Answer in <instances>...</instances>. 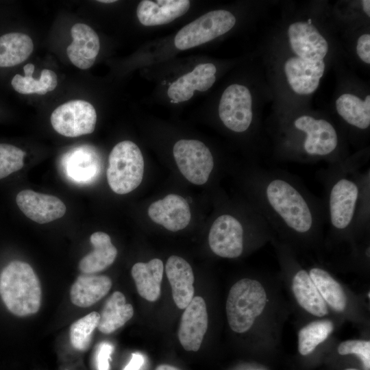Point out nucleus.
<instances>
[{
  "instance_id": "1",
  "label": "nucleus",
  "mask_w": 370,
  "mask_h": 370,
  "mask_svg": "<svg viewBox=\"0 0 370 370\" xmlns=\"http://www.w3.org/2000/svg\"><path fill=\"white\" fill-rule=\"evenodd\" d=\"M250 185L254 207L270 228L308 237L319 233L326 223L324 203L289 173L256 167Z\"/></svg>"
},
{
  "instance_id": "2",
  "label": "nucleus",
  "mask_w": 370,
  "mask_h": 370,
  "mask_svg": "<svg viewBox=\"0 0 370 370\" xmlns=\"http://www.w3.org/2000/svg\"><path fill=\"white\" fill-rule=\"evenodd\" d=\"M357 162L347 158L321 173L326 223L340 233L369 224V169L360 171Z\"/></svg>"
},
{
  "instance_id": "3",
  "label": "nucleus",
  "mask_w": 370,
  "mask_h": 370,
  "mask_svg": "<svg viewBox=\"0 0 370 370\" xmlns=\"http://www.w3.org/2000/svg\"><path fill=\"white\" fill-rule=\"evenodd\" d=\"M275 147L277 157L283 160L306 163L325 160L332 164L347 158L336 126L329 119L310 113L281 121Z\"/></svg>"
},
{
  "instance_id": "4",
  "label": "nucleus",
  "mask_w": 370,
  "mask_h": 370,
  "mask_svg": "<svg viewBox=\"0 0 370 370\" xmlns=\"http://www.w3.org/2000/svg\"><path fill=\"white\" fill-rule=\"evenodd\" d=\"M285 36L288 52L282 69L286 82L295 94L309 96L317 90L325 74L330 42L310 19L290 23Z\"/></svg>"
},
{
  "instance_id": "5",
  "label": "nucleus",
  "mask_w": 370,
  "mask_h": 370,
  "mask_svg": "<svg viewBox=\"0 0 370 370\" xmlns=\"http://www.w3.org/2000/svg\"><path fill=\"white\" fill-rule=\"evenodd\" d=\"M39 279L27 262L14 260L0 275V295L7 308L19 317L36 313L41 303Z\"/></svg>"
},
{
  "instance_id": "6",
  "label": "nucleus",
  "mask_w": 370,
  "mask_h": 370,
  "mask_svg": "<svg viewBox=\"0 0 370 370\" xmlns=\"http://www.w3.org/2000/svg\"><path fill=\"white\" fill-rule=\"evenodd\" d=\"M267 302V293L258 281L249 278L238 280L230 288L226 302L230 328L237 333L249 330Z\"/></svg>"
},
{
  "instance_id": "7",
  "label": "nucleus",
  "mask_w": 370,
  "mask_h": 370,
  "mask_svg": "<svg viewBox=\"0 0 370 370\" xmlns=\"http://www.w3.org/2000/svg\"><path fill=\"white\" fill-rule=\"evenodd\" d=\"M144 159L139 147L132 141L123 140L112 149L108 158L107 180L116 194H127L141 183Z\"/></svg>"
},
{
  "instance_id": "8",
  "label": "nucleus",
  "mask_w": 370,
  "mask_h": 370,
  "mask_svg": "<svg viewBox=\"0 0 370 370\" xmlns=\"http://www.w3.org/2000/svg\"><path fill=\"white\" fill-rule=\"evenodd\" d=\"M236 21L227 10L210 11L183 27L175 36V45L186 50L204 44L228 32Z\"/></svg>"
},
{
  "instance_id": "9",
  "label": "nucleus",
  "mask_w": 370,
  "mask_h": 370,
  "mask_svg": "<svg viewBox=\"0 0 370 370\" xmlns=\"http://www.w3.org/2000/svg\"><path fill=\"white\" fill-rule=\"evenodd\" d=\"M173 156L182 174L194 184H205L214 168L208 147L197 140H180L173 146Z\"/></svg>"
},
{
  "instance_id": "10",
  "label": "nucleus",
  "mask_w": 370,
  "mask_h": 370,
  "mask_svg": "<svg viewBox=\"0 0 370 370\" xmlns=\"http://www.w3.org/2000/svg\"><path fill=\"white\" fill-rule=\"evenodd\" d=\"M252 95L247 87L234 84L223 91L218 112L223 125L236 133L247 131L252 125Z\"/></svg>"
},
{
  "instance_id": "11",
  "label": "nucleus",
  "mask_w": 370,
  "mask_h": 370,
  "mask_svg": "<svg viewBox=\"0 0 370 370\" xmlns=\"http://www.w3.org/2000/svg\"><path fill=\"white\" fill-rule=\"evenodd\" d=\"M96 122L95 108L84 100L66 102L57 107L51 115L53 129L66 137H77L92 133Z\"/></svg>"
},
{
  "instance_id": "12",
  "label": "nucleus",
  "mask_w": 370,
  "mask_h": 370,
  "mask_svg": "<svg viewBox=\"0 0 370 370\" xmlns=\"http://www.w3.org/2000/svg\"><path fill=\"white\" fill-rule=\"evenodd\" d=\"M245 236L244 223L234 214L223 213L213 221L209 231L208 243L217 256L236 258L243 252Z\"/></svg>"
},
{
  "instance_id": "13",
  "label": "nucleus",
  "mask_w": 370,
  "mask_h": 370,
  "mask_svg": "<svg viewBox=\"0 0 370 370\" xmlns=\"http://www.w3.org/2000/svg\"><path fill=\"white\" fill-rule=\"evenodd\" d=\"M184 309L179 327V341L185 350L197 352L208 329L206 302L201 297L196 296Z\"/></svg>"
},
{
  "instance_id": "14",
  "label": "nucleus",
  "mask_w": 370,
  "mask_h": 370,
  "mask_svg": "<svg viewBox=\"0 0 370 370\" xmlns=\"http://www.w3.org/2000/svg\"><path fill=\"white\" fill-rule=\"evenodd\" d=\"M16 202L27 217L41 224L60 219L66 210L65 204L57 197L32 190L19 192Z\"/></svg>"
},
{
  "instance_id": "15",
  "label": "nucleus",
  "mask_w": 370,
  "mask_h": 370,
  "mask_svg": "<svg viewBox=\"0 0 370 370\" xmlns=\"http://www.w3.org/2000/svg\"><path fill=\"white\" fill-rule=\"evenodd\" d=\"M148 215L153 221L171 232L185 228L191 218L187 201L176 194H169L153 202L148 208Z\"/></svg>"
},
{
  "instance_id": "16",
  "label": "nucleus",
  "mask_w": 370,
  "mask_h": 370,
  "mask_svg": "<svg viewBox=\"0 0 370 370\" xmlns=\"http://www.w3.org/2000/svg\"><path fill=\"white\" fill-rule=\"evenodd\" d=\"M72 42L66 48L67 56L75 66L80 69L90 68L99 53V38L90 26L75 24L71 29Z\"/></svg>"
},
{
  "instance_id": "17",
  "label": "nucleus",
  "mask_w": 370,
  "mask_h": 370,
  "mask_svg": "<svg viewBox=\"0 0 370 370\" xmlns=\"http://www.w3.org/2000/svg\"><path fill=\"white\" fill-rule=\"evenodd\" d=\"M217 68L212 63L198 64L191 72L186 73L168 88L167 94L173 103H180L190 99L195 90L206 91L216 80Z\"/></svg>"
},
{
  "instance_id": "18",
  "label": "nucleus",
  "mask_w": 370,
  "mask_h": 370,
  "mask_svg": "<svg viewBox=\"0 0 370 370\" xmlns=\"http://www.w3.org/2000/svg\"><path fill=\"white\" fill-rule=\"evenodd\" d=\"M165 270L174 302L179 308L184 309L194 297L193 269L184 258L171 256L167 260Z\"/></svg>"
},
{
  "instance_id": "19",
  "label": "nucleus",
  "mask_w": 370,
  "mask_h": 370,
  "mask_svg": "<svg viewBox=\"0 0 370 370\" xmlns=\"http://www.w3.org/2000/svg\"><path fill=\"white\" fill-rule=\"evenodd\" d=\"M190 5L188 0H143L138 5L136 15L143 25H164L186 14Z\"/></svg>"
},
{
  "instance_id": "20",
  "label": "nucleus",
  "mask_w": 370,
  "mask_h": 370,
  "mask_svg": "<svg viewBox=\"0 0 370 370\" xmlns=\"http://www.w3.org/2000/svg\"><path fill=\"white\" fill-rule=\"evenodd\" d=\"M336 113L351 129L366 132L370 127V95L364 98L357 94L345 92L335 101Z\"/></svg>"
},
{
  "instance_id": "21",
  "label": "nucleus",
  "mask_w": 370,
  "mask_h": 370,
  "mask_svg": "<svg viewBox=\"0 0 370 370\" xmlns=\"http://www.w3.org/2000/svg\"><path fill=\"white\" fill-rule=\"evenodd\" d=\"M111 287L112 280L106 275L82 274L71 286V300L77 306L88 307L106 295Z\"/></svg>"
},
{
  "instance_id": "22",
  "label": "nucleus",
  "mask_w": 370,
  "mask_h": 370,
  "mask_svg": "<svg viewBox=\"0 0 370 370\" xmlns=\"http://www.w3.org/2000/svg\"><path fill=\"white\" fill-rule=\"evenodd\" d=\"M163 271V262L158 258L134 264L132 275L137 291L143 298L149 301H155L159 298Z\"/></svg>"
},
{
  "instance_id": "23",
  "label": "nucleus",
  "mask_w": 370,
  "mask_h": 370,
  "mask_svg": "<svg viewBox=\"0 0 370 370\" xmlns=\"http://www.w3.org/2000/svg\"><path fill=\"white\" fill-rule=\"evenodd\" d=\"M90 241L94 249L86 255L79 263L80 271L86 274L104 270L114 262L117 255V249L106 233L95 232L90 236Z\"/></svg>"
},
{
  "instance_id": "24",
  "label": "nucleus",
  "mask_w": 370,
  "mask_h": 370,
  "mask_svg": "<svg viewBox=\"0 0 370 370\" xmlns=\"http://www.w3.org/2000/svg\"><path fill=\"white\" fill-rule=\"evenodd\" d=\"M292 283L293 291L297 301L304 310L319 317L328 313L326 302L306 270L300 269L297 271Z\"/></svg>"
},
{
  "instance_id": "25",
  "label": "nucleus",
  "mask_w": 370,
  "mask_h": 370,
  "mask_svg": "<svg viewBox=\"0 0 370 370\" xmlns=\"http://www.w3.org/2000/svg\"><path fill=\"white\" fill-rule=\"evenodd\" d=\"M99 314L98 330L103 334H110L133 317L134 308L126 303L122 293L115 291L108 298Z\"/></svg>"
},
{
  "instance_id": "26",
  "label": "nucleus",
  "mask_w": 370,
  "mask_h": 370,
  "mask_svg": "<svg viewBox=\"0 0 370 370\" xmlns=\"http://www.w3.org/2000/svg\"><path fill=\"white\" fill-rule=\"evenodd\" d=\"M34 44L27 34L8 33L0 36V67L16 66L26 60L32 54Z\"/></svg>"
},
{
  "instance_id": "27",
  "label": "nucleus",
  "mask_w": 370,
  "mask_h": 370,
  "mask_svg": "<svg viewBox=\"0 0 370 370\" xmlns=\"http://www.w3.org/2000/svg\"><path fill=\"white\" fill-rule=\"evenodd\" d=\"M34 68L33 64H27L23 68L25 76L16 74L12 78L11 84L16 92L24 95H45L56 88L58 77L54 71L45 69L42 71L40 78L37 79L32 77Z\"/></svg>"
},
{
  "instance_id": "28",
  "label": "nucleus",
  "mask_w": 370,
  "mask_h": 370,
  "mask_svg": "<svg viewBox=\"0 0 370 370\" xmlns=\"http://www.w3.org/2000/svg\"><path fill=\"white\" fill-rule=\"evenodd\" d=\"M308 274L326 304L336 311L343 312L346 308L347 299L340 284L321 268L314 267Z\"/></svg>"
},
{
  "instance_id": "29",
  "label": "nucleus",
  "mask_w": 370,
  "mask_h": 370,
  "mask_svg": "<svg viewBox=\"0 0 370 370\" xmlns=\"http://www.w3.org/2000/svg\"><path fill=\"white\" fill-rule=\"evenodd\" d=\"M334 330L333 323L330 320L312 321L298 333V349L302 356L310 354L316 347L325 341Z\"/></svg>"
},
{
  "instance_id": "30",
  "label": "nucleus",
  "mask_w": 370,
  "mask_h": 370,
  "mask_svg": "<svg viewBox=\"0 0 370 370\" xmlns=\"http://www.w3.org/2000/svg\"><path fill=\"white\" fill-rule=\"evenodd\" d=\"M100 314L92 312L79 319L70 327V341L73 347L79 351H86L90 346L92 334L97 328Z\"/></svg>"
},
{
  "instance_id": "31",
  "label": "nucleus",
  "mask_w": 370,
  "mask_h": 370,
  "mask_svg": "<svg viewBox=\"0 0 370 370\" xmlns=\"http://www.w3.org/2000/svg\"><path fill=\"white\" fill-rule=\"evenodd\" d=\"M25 152L9 144L0 143V179L20 170L23 166Z\"/></svg>"
},
{
  "instance_id": "32",
  "label": "nucleus",
  "mask_w": 370,
  "mask_h": 370,
  "mask_svg": "<svg viewBox=\"0 0 370 370\" xmlns=\"http://www.w3.org/2000/svg\"><path fill=\"white\" fill-rule=\"evenodd\" d=\"M341 355L357 354L361 359L364 369L370 370V341L364 340H348L338 347Z\"/></svg>"
},
{
  "instance_id": "33",
  "label": "nucleus",
  "mask_w": 370,
  "mask_h": 370,
  "mask_svg": "<svg viewBox=\"0 0 370 370\" xmlns=\"http://www.w3.org/2000/svg\"><path fill=\"white\" fill-rule=\"evenodd\" d=\"M356 51L359 59L366 64H370V34L365 32L357 39Z\"/></svg>"
},
{
  "instance_id": "34",
  "label": "nucleus",
  "mask_w": 370,
  "mask_h": 370,
  "mask_svg": "<svg viewBox=\"0 0 370 370\" xmlns=\"http://www.w3.org/2000/svg\"><path fill=\"white\" fill-rule=\"evenodd\" d=\"M112 350L113 347L110 343H101L99 345L96 356L97 370H109L110 355Z\"/></svg>"
},
{
  "instance_id": "35",
  "label": "nucleus",
  "mask_w": 370,
  "mask_h": 370,
  "mask_svg": "<svg viewBox=\"0 0 370 370\" xmlns=\"http://www.w3.org/2000/svg\"><path fill=\"white\" fill-rule=\"evenodd\" d=\"M144 362L143 356L138 353H133L132 358L124 370H139Z\"/></svg>"
},
{
  "instance_id": "36",
  "label": "nucleus",
  "mask_w": 370,
  "mask_h": 370,
  "mask_svg": "<svg viewBox=\"0 0 370 370\" xmlns=\"http://www.w3.org/2000/svg\"><path fill=\"white\" fill-rule=\"evenodd\" d=\"M362 9L367 16H370V1L363 0L361 1Z\"/></svg>"
},
{
  "instance_id": "37",
  "label": "nucleus",
  "mask_w": 370,
  "mask_h": 370,
  "mask_svg": "<svg viewBox=\"0 0 370 370\" xmlns=\"http://www.w3.org/2000/svg\"><path fill=\"white\" fill-rule=\"evenodd\" d=\"M155 370H180V369L174 366L163 364V365H160L159 366H158Z\"/></svg>"
},
{
  "instance_id": "38",
  "label": "nucleus",
  "mask_w": 370,
  "mask_h": 370,
  "mask_svg": "<svg viewBox=\"0 0 370 370\" xmlns=\"http://www.w3.org/2000/svg\"><path fill=\"white\" fill-rule=\"evenodd\" d=\"M99 2H101V3H113V2H115L116 1H114V0H102V1H98Z\"/></svg>"
},
{
  "instance_id": "39",
  "label": "nucleus",
  "mask_w": 370,
  "mask_h": 370,
  "mask_svg": "<svg viewBox=\"0 0 370 370\" xmlns=\"http://www.w3.org/2000/svg\"><path fill=\"white\" fill-rule=\"evenodd\" d=\"M345 370H357V369H347Z\"/></svg>"
},
{
  "instance_id": "40",
  "label": "nucleus",
  "mask_w": 370,
  "mask_h": 370,
  "mask_svg": "<svg viewBox=\"0 0 370 370\" xmlns=\"http://www.w3.org/2000/svg\"><path fill=\"white\" fill-rule=\"evenodd\" d=\"M368 297H369V298L370 297V293H369H369H368Z\"/></svg>"
}]
</instances>
